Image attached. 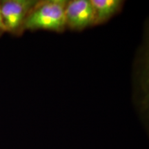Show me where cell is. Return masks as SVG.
<instances>
[{"label":"cell","instance_id":"4","mask_svg":"<svg viewBox=\"0 0 149 149\" xmlns=\"http://www.w3.org/2000/svg\"><path fill=\"white\" fill-rule=\"evenodd\" d=\"M94 9L95 25L105 23L120 11L124 4L121 0H91Z\"/></svg>","mask_w":149,"mask_h":149},{"label":"cell","instance_id":"5","mask_svg":"<svg viewBox=\"0 0 149 149\" xmlns=\"http://www.w3.org/2000/svg\"><path fill=\"white\" fill-rule=\"evenodd\" d=\"M6 32V31L4 24H3L2 16H1V10H0V37Z\"/></svg>","mask_w":149,"mask_h":149},{"label":"cell","instance_id":"2","mask_svg":"<svg viewBox=\"0 0 149 149\" xmlns=\"http://www.w3.org/2000/svg\"><path fill=\"white\" fill-rule=\"evenodd\" d=\"M39 1L37 0H3L0 10L6 31L13 35H21L26 19Z\"/></svg>","mask_w":149,"mask_h":149},{"label":"cell","instance_id":"1","mask_svg":"<svg viewBox=\"0 0 149 149\" xmlns=\"http://www.w3.org/2000/svg\"><path fill=\"white\" fill-rule=\"evenodd\" d=\"M68 1H39L24 22L23 31L47 30L59 33L66 30L65 8Z\"/></svg>","mask_w":149,"mask_h":149},{"label":"cell","instance_id":"3","mask_svg":"<svg viewBox=\"0 0 149 149\" xmlns=\"http://www.w3.org/2000/svg\"><path fill=\"white\" fill-rule=\"evenodd\" d=\"M66 28L82 31L94 26V9L91 0L68 1L65 8Z\"/></svg>","mask_w":149,"mask_h":149}]
</instances>
